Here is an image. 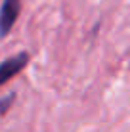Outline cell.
I'll return each mask as SVG.
<instances>
[{
  "mask_svg": "<svg viewBox=\"0 0 130 132\" xmlns=\"http://www.w3.org/2000/svg\"><path fill=\"white\" fill-rule=\"evenodd\" d=\"M29 61H31V56L27 52H19V54H15V56L4 60L0 63V86L10 82L12 79H15V77L29 65Z\"/></svg>",
  "mask_w": 130,
  "mask_h": 132,
  "instance_id": "obj_1",
  "label": "cell"
},
{
  "mask_svg": "<svg viewBox=\"0 0 130 132\" xmlns=\"http://www.w3.org/2000/svg\"><path fill=\"white\" fill-rule=\"evenodd\" d=\"M13 100H15V94H10V96L0 100V115H6V113H8V109L12 107Z\"/></svg>",
  "mask_w": 130,
  "mask_h": 132,
  "instance_id": "obj_3",
  "label": "cell"
},
{
  "mask_svg": "<svg viewBox=\"0 0 130 132\" xmlns=\"http://www.w3.org/2000/svg\"><path fill=\"white\" fill-rule=\"evenodd\" d=\"M21 13V0H4L0 8V38L8 36Z\"/></svg>",
  "mask_w": 130,
  "mask_h": 132,
  "instance_id": "obj_2",
  "label": "cell"
}]
</instances>
